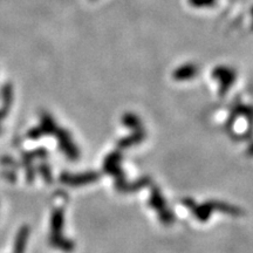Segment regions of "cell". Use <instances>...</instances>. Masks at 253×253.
I'll return each mask as SVG.
<instances>
[{
    "mask_svg": "<svg viewBox=\"0 0 253 253\" xmlns=\"http://www.w3.org/2000/svg\"><path fill=\"white\" fill-rule=\"evenodd\" d=\"M196 73V67L192 65H185L183 67L178 68L175 73V78L179 79V80H184V79H190L194 77Z\"/></svg>",
    "mask_w": 253,
    "mask_h": 253,
    "instance_id": "obj_1",
    "label": "cell"
},
{
    "mask_svg": "<svg viewBox=\"0 0 253 253\" xmlns=\"http://www.w3.org/2000/svg\"><path fill=\"white\" fill-rule=\"evenodd\" d=\"M216 0H189V4L192 6V7H210L214 4Z\"/></svg>",
    "mask_w": 253,
    "mask_h": 253,
    "instance_id": "obj_2",
    "label": "cell"
}]
</instances>
